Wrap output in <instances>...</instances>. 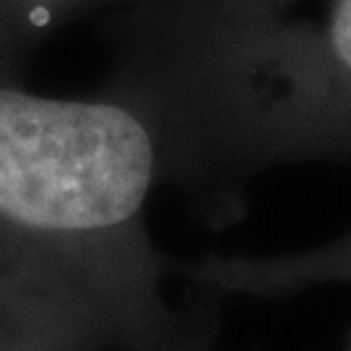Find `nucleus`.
<instances>
[{"instance_id":"f257e3e1","label":"nucleus","mask_w":351,"mask_h":351,"mask_svg":"<svg viewBox=\"0 0 351 351\" xmlns=\"http://www.w3.org/2000/svg\"><path fill=\"white\" fill-rule=\"evenodd\" d=\"M156 167L149 128L107 99H60L0 84V219L50 234L128 221Z\"/></svg>"},{"instance_id":"f03ea898","label":"nucleus","mask_w":351,"mask_h":351,"mask_svg":"<svg viewBox=\"0 0 351 351\" xmlns=\"http://www.w3.org/2000/svg\"><path fill=\"white\" fill-rule=\"evenodd\" d=\"M91 0H0V63L32 45L39 34L68 21Z\"/></svg>"},{"instance_id":"7ed1b4c3","label":"nucleus","mask_w":351,"mask_h":351,"mask_svg":"<svg viewBox=\"0 0 351 351\" xmlns=\"http://www.w3.org/2000/svg\"><path fill=\"white\" fill-rule=\"evenodd\" d=\"M330 39L341 63L351 71V0H339V8L330 21Z\"/></svg>"}]
</instances>
